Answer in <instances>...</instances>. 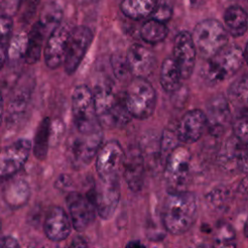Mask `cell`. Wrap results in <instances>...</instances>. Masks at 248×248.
<instances>
[{
  "label": "cell",
  "instance_id": "cell-27",
  "mask_svg": "<svg viewBox=\"0 0 248 248\" xmlns=\"http://www.w3.org/2000/svg\"><path fill=\"white\" fill-rule=\"evenodd\" d=\"M207 123L214 126L223 125L229 116V107L226 100L222 96H217L210 100L208 104V113L205 114Z\"/></svg>",
  "mask_w": 248,
  "mask_h": 248
},
{
  "label": "cell",
  "instance_id": "cell-37",
  "mask_svg": "<svg viewBox=\"0 0 248 248\" xmlns=\"http://www.w3.org/2000/svg\"><path fill=\"white\" fill-rule=\"evenodd\" d=\"M7 57H8V46H0V72L4 67Z\"/></svg>",
  "mask_w": 248,
  "mask_h": 248
},
{
  "label": "cell",
  "instance_id": "cell-10",
  "mask_svg": "<svg viewBox=\"0 0 248 248\" xmlns=\"http://www.w3.org/2000/svg\"><path fill=\"white\" fill-rule=\"evenodd\" d=\"M32 144L29 140L19 139L0 149V179L16 174L26 163Z\"/></svg>",
  "mask_w": 248,
  "mask_h": 248
},
{
  "label": "cell",
  "instance_id": "cell-1",
  "mask_svg": "<svg viewBox=\"0 0 248 248\" xmlns=\"http://www.w3.org/2000/svg\"><path fill=\"white\" fill-rule=\"evenodd\" d=\"M198 214L196 196L186 190L169 192L163 206L162 221L172 234L186 232L195 223Z\"/></svg>",
  "mask_w": 248,
  "mask_h": 248
},
{
  "label": "cell",
  "instance_id": "cell-8",
  "mask_svg": "<svg viewBox=\"0 0 248 248\" xmlns=\"http://www.w3.org/2000/svg\"><path fill=\"white\" fill-rule=\"evenodd\" d=\"M125 152L121 144L111 140L101 144L96 156V170L104 181H116L123 171Z\"/></svg>",
  "mask_w": 248,
  "mask_h": 248
},
{
  "label": "cell",
  "instance_id": "cell-22",
  "mask_svg": "<svg viewBox=\"0 0 248 248\" xmlns=\"http://www.w3.org/2000/svg\"><path fill=\"white\" fill-rule=\"evenodd\" d=\"M181 79L183 78L174 58H166L160 70V83L162 88L168 93H173L179 89Z\"/></svg>",
  "mask_w": 248,
  "mask_h": 248
},
{
  "label": "cell",
  "instance_id": "cell-18",
  "mask_svg": "<svg viewBox=\"0 0 248 248\" xmlns=\"http://www.w3.org/2000/svg\"><path fill=\"white\" fill-rule=\"evenodd\" d=\"M207 125L206 115L201 109L187 111L179 120L176 128V138L184 143H193L202 135Z\"/></svg>",
  "mask_w": 248,
  "mask_h": 248
},
{
  "label": "cell",
  "instance_id": "cell-20",
  "mask_svg": "<svg viewBox=\"0 0 248 248\" xmlns=\"http://www.w3.org/2000/svg\"><path fill=\"white\" fill-rule=\"evenodd\" d=\"M223 18L227 31L233 37L244 35L248 29V15L240 6L232 5L228 7Z\"/></svg>",
  "mask_w": 248,
  "mask_h": 248
},
{
  "label": "cell",
  "instance_id": "cell-38",
  "mask_svg": "<svg viewBox=\"0 0 248 248\" xmlns=\"http://www.w3.org/2000/svg\"><path fill=\"white\" fill-rule=\"evenodd\" d=\"M206 1L207 0H189V3L192 8L198 9V8H202L206 3Z\"/></svg>",
  "mask_w": 248,
  "mask_h": 248
},
{
  "label": "cell",
  "instance_id": "cell-29",
  "mask_svg": "<svg viewBox=\"0 0 248 248\" xmlns=\"http://www.w3.org/2000/svg\"><path fill=\"white\" fill-rule=\"evenodd\" d=\"M62 17V12L59 6L55 3H47L45 5L39 21L46 27V30L51 28L53 30L60 24Z\"/></svg>",
  "mask_w": 248,
  "mask_h": 248
},
{
  "label": "cell",
  "instance_id": "cell-21",
  "mask_svg": "<svg viewBox=\"0 0 248 248\" xmlns=\"http://www.w3.org/2000/svg\"><path fill=\"white\" fill-rule=\"evenodd\" d=\"M46 27L40 22L37 21L30 29L27 35V45L24 54V59L28 64L36 63L42 54L43 43L45 35L46 33Z\"/></svg>",
  "mask_w": 248,
  "mask_h": 248
},
{
  "label": "cell",
  "instance_id": "cell-15",
  "mask_svg": "<svg viewBox=\"0 0 248 248\" xmlns=\"http://www.w3.org/2000/svg\"><path fill=\"white\" fill-rule=\"evenodd\" d=\"M196 46L192 34L188 31L179 32L173 42V58L179 68L183 79L191 77L196 61Z\"/></svg>",
  "mask_w": 248,
  "mask_h": 248
},
{
  "label": "cell",
  "instance_id": "cell-26",
  "mask_svg": "<svg viewBox=\"0 0 248 248\" xmlns=\"http://www.w3.org/2000/svg\"><path fill=\"white\" fill-rule=\"evenodd\" d=\"M169 33V29L165 22L157 20L153 17L146 20L140 27V35L141 39L151 45L163 42Z\"/></svg>",
  "mask_w": 248,
  "mask_h": 248
},
{
  "label": "cell",
  "instance_id": "cell-19",
  "mask_svg": "<svg viewBox=\"0 0 248 248\" xmlns=\"http://www.w3.org/2000/svg\"><path fill=\"white\" fill-rule=\"evenodd\" d=\"M123 176L128 187L133 192H139L143 184L144 161L139 148H131L125 154Z\"/></svg>",
  "mask_w": 248,
  "mask_h": 248
},
{
  "label": "cell",
  "instance_id": "cell-24",
  "mask_svg": "<svg viewBox=\"0 0 248 248\" xmlns=\"http://www.w3.org/2000/svg\"><path fill=\"white\" fill-rule=\"evenodd\" d=\"M29 196V186L22 179L11 181L4 190V200L13 208H17L25 204Z\"/></svg>",
  "mask_w": 248,
  "mask_h": 248
},
{
  "label": "cell",
  "instance_id": "cell-3",
  "mask_svg": "<svg viewBox=\"0 0 248 248\" xmlns=\"http://www.w3.org/2000/svg\"><path fill=\"white\" fill-rule=\"evenodd\" d=\"M206 60L202 69L203 78L211 84L219 83L233 76L242 66L243 50L235 45H226Z\"/></svg>",
  "mask_w": 248,
  "mask_h": 248
},
{
  "label": "cell",
  "instance_id": "cell-28",
  "mask_svg": "<svg viewBox=\"0 0 248 248\" xmlns=\"http://www.w3.org/2000/svg\"><path fill=\"white\" fill-rule=\"evenodd\" d=\"M232 132L241 143H248V107L237 111L232 120Z\"/></svg>",
  "mask_w": 248,
  "mask_h": 248
},
{
  "label": "cell",
  "instance_id": "cell-6",
  "mask_svg": "<svg viewBox=\"0 0 248 248\" xmlns=\"http://www.w3.org/2000/svg\"><path fill=\"white\" fill-rule=\"evenodd\" d=\"M200 55L208 59L228 44V31L217 19L206 18L196 24L192 34Z\"/></svg>",
  "mask_w": 248,
  "mask_h": 248
},
{
  "label": "cell",
  "instance_id": "cell-9",
  "mask_svg": "<svg viewBox=\"0 0 248 248\" xmlns=\"http://www.w3.org/2000/svg\"><path fill=\"white\" fill-rule=\"evenodd\" d=\"M103 140L101 131L83 134L78 131L68 140L67 156L75 168H82L88 165L97 154Z\"/></svg>",
  "mask_w": 248,
  "mask_h": 248
},
{
  "label": "cell",
  "instance_id": "cell-17",
  "mask_svg": "<svg viewBox=\"0 0 248 248\" xmlns=\"http://www.w3.org/2000/svg\"><path fill=\"white\" fill-rule=\"evenodd\" d=\"M126 59L131 75L139 78H148L156 65L154 52L140 44H133L128 48Z\"/></svg>",
  "mask_w": 248,
  "mask_h": 248
},
{
  "label": "cell",
  "instance_id": "cell-42",
  "mask_svg": "<svg viewBox=\"0 0 248 248\" xmlns=\"http://www.w3.org/2000/svg\"><path fill=\"white\" fill-rule=\"evenodd\" d=\"M244 234H245V236L248 238V217H247L246 222H245V225H244Z\"/></svg>",
  "mask_w": 248,
  "mask_h": 248
},
{
  "label": "cell",
  "instance_id": "cell-33",
  "mask_svg": "<svg viewBox=\"0 0 248 248\" xmlns=\"http://www.w3.org/2000/svg\"><path fill=\"white\" fill-rule=\"evenodd\" d=\"M13 30V19L9 15L0 16V46H9Z\"/></svg>",
  "mask_w": 248,
  "mask_h": 248
},
{
  "label": "cell",
  "instance_id": "cell-12",
  "mask_svg": "<svg viewBox=\"0 0 248 248\" xmlns=\"http://www.w3.org/2000/svg\"><path fill=\"white\" fill-rule=\"evenodd\" d=\"M74 27L68 23L59 24L51 30L44 47V59L49 69H56L64 64L69 39Z\"/></svg>",
  "mask_w": 248,
  "mask_h": 248
},
{
  "label": "cell",
  "instance_id": "cell-43",
  "mask_svg": "<svg viewBox=\"0 0 248 248\" xmlns=\"http://www.w3.org/2000/svg\"><path fill=\"white\" fill-rule=\"evenodd\" d=\"M1 227H2V224H1V220H0V232H1Z\"/></svg>",
  "mask_w": 248,
  "mask_h": 248
},
{
  "label": "cell",
  "instance_id": "cell-25",
  "mask_svg": "<svg viewBox=\"0 0 248 248\" xmlns=\"http://www.w3.org/2000/svg\"><path fill=\"white\" fill-rule=\"evenodd\" d=\"M51 136V121L48 117H45L40 122L34 138L33 153L38 160H44L46 156L49 139Z\"/></svg>",
  "mask_w": 248,
  "mask_h": 248
},
{
  "label": "cell",
  "instance_id": "cell-35",
  "mask_svg": "<svg viewBox=\"0 0 248 248\" xmlns=\"http://www.w3.org/2000/svg\"><path fill=\"white\" fill-rule=\"evenodd\" d=\"M243 146L237 155V166L243 171L248 173V143H242Z\"/></svg>",
  "mask_w": 248,
  "mask_h": 248
},
{
  "label": "cell",
  "instance_id": "cell-34",
  "mask_svg": "<svg viewBox=\"0 0 248 248\" xmlns=\"http://www.w3.org/2000/svg\"><path fill=\"white\" fill-rule=\"evenodd\" d=\"M151 16L157 20L166 23L171 17V8L167 2L159 0Z\"/></svg>",
  "mask_w": 248,
  "mask_h": 248
},
{
  "label": "cell",
  "instance_id": "cell-11",
  "mask_svg": "<svg viewBox=\"0 0 248 248\" xmlns=\"http://www.w3.org/2000/svg\"><path fill=\"white\" fill-rule=\"evenodd\" d=\"M93 40V33L90 28L80 25L73 28L64 60L65 72L68 75L74 74Z\"/></svg>",
  "mask_w": 248,
  "mask_h": 248
},
{
  "label": "cell",
  "instance_id": "cell-32",
  "mask_svg": "<svg viewBox=\"0 0 248 248\" xmlns=\"http://www.w3.org/2000/svg\"><path fill=\"white\" fill-rule=\"evenodd\" d=\"M111 67H112L114 76L119 80H124L127 75L131 74L126 56L124 57L121 54H113L111 56Z\"/></svg>",
  "mask_w": 248,
  "mask_h": 248
},
{
  "label": "cell",
  "instance_id": "cell-36",
  "mask_svg": "<svg viewBox=\"0 0 248 248\" xmlns=\"http://www.w3.org/2000/svg\"><path fill=\"white\" fill-rule=\"evenodd\" d=\"M19 243L12 236H4L0 238V247H18Z\"/></svg>",
  "mask_w": 248,
  "mask_h": 248
},
{
  "label": "cell",
  "instance_id": "cell-2",
  "mask_svg": "<svg viewBox=\"0 0 248 248\" xmlns=\"http://www.w3.org/2000/svg\"><path fill=\"white\" fill-rule=\"evenodd\" d=\"M94 98L99 123L102 128L112 129L122 127L130 121L124 100L121 101L107 85H99L94 90Z\"/></svg>",
  "mask_w": 248,
  "mask_h": 248
},
{
  "label": "cell",
  "instance_id": "cell-5",
  "mask_svg": "<svg viewBox=\"0 0 248 248\" xmlns=\"http://www.w3.org/2000/svg\"><path fill=\"white\" fill-rule=\"evenodd\" d=\"M73 119L77 131L91 134L101 131L94 93L86 85H78L72 94Z\"/></svg>",
  "mask_w": 248,
  "mask_h": 248
},
{
  "label": "cell",
  "instance_id": "cell-23",
  "mask_svg": "<svg viewBox=\"0 0 248 248\" xmlns=\"http://www.w3.org/2000/svg\"><path fill=\"white\" fill-rule=\"evenodd\" d=\"M159 0H123L120 4L121 12L129 18L142 19L150 16Z\"/></svg>",
  "mask_w": 248,
  "mask_h": 248
},
{
  "label": "cell",
  "instance_id": "cell-4",
  "mask_svg": "<svg viewBox=\"0 0 248 248\" xmlns=\"http://www.w3.org/2000/svg\"><path fill=\"white\" fill-rule=\"evenodd\" d=\"M157 95L152 84L144 78L134 77L128 83L124 103L132 117L146 119L150 117L156 107Z\"/></svg>",
  "mask_w": 248,
  "mask_h": 248
},
{
  "label": "cell",
  "instance_id": "cell-16",
  "mask_svg": "<svg viewBox=\"0 0 248 248\" xmlns=\"http://www.w3.org/2000/svg\"><path fill=\"white\" fill-rule=\"evenodd\" d=\"M72 220L66 211L57 205L51 206L44 221V232L48 239L54 242L63 241L71 234Z\"/></svg>",
  "mask_w": 248,
  "mask_h": 248
},
{
  "label": "cell",
  "instance_id": "cell-14",
  "mask_svg": "<svg viewBox=\"0 0 248 248\" xmlns=\"http://www.w3.org/2000/svg\"><path fill=\"white\" fill-rule=\"evenodd\" d=\"M98 215L102 219H108L114 213L120 200V184L116 181L99 180L94 189L93 198Z\"/></svg>",
  "mask_w": 248,
  "mask_h": 248
},
{
  "label": "cell",
  "instance_id": "cell-39",
  "mask_svg": "<svg viewBox=\"0 0 248 248\" xmlns=\"http://www.w3.org/2000/svg\"><path fill=\"white\" fill-rule=\"evenodd\" d=\"M87 245V243L85 242V240L82 238V237H77V238H75V240L72 242V244H71V246H78V247H80V246H86Z\"/></svg>",
  "mask_w": 248,
  "mask_h": 248
},
{
  "label": "cell",
  "instance_id": "cell-13",
  "mask_svg": "<svg viewBox=\"0 0 248 248\" xmlns=\"http://www.w3.org/2000/svg\"><path fill=\"white\" fill-rule=\"evenodd\" d=\"M67 205L73 227L76 231H84L94 221L96 207L90 197L78 192H71L67 196Z\"/></svg>",
  "mask_w": 248,
  "mask_h": 248
},
{
  "label": "cell",
  "instance_id": "cell-30",
  "mask_svg": "<svg viewBox=\"0 0 248 248\" xmlns=\"http://www.w3.org/2000/svg\"><path fill=\"white\" fill-rule=\"evenodd\" d=\"M229 96L234 104L245 105L248 103V76H244L232 84Z\"/></svg>",
  "mask_w": 248,
  "mask_h": 248
},
{
  "label": "cell",
  "instance_id": "cell-31",
  "mask_svg": "<svg viewBox=\"0 0 248 248\" xmlns=\"http://www.w3.org/2000/svg\"><path fill=\"white\" fill-rule=\"evenodd\" d=\"M27 45V35L17 34L13 38L8 46V57L18 58L25 54Z\"/></svg>",
  "mask_w": 248,
  "mask_h": 248
},
{
  "label": "cell",
  "instance_id": "cell-41",
  "mask_svg": "<svg viewBox=\"0 0 248 248\" xmlns=\"http://www.w3.org/2000/svg\"><path fill=\"white\" fill-rule=\"evenodd\" d=\"M243 59L244 61L247 63L248 65V42L246 43L245 45V47H244V50H243Z\"/></svg>",
  "mask_w": 248,
  "mask_h": 248
},
{
  "label": "cell",
  "instance_id": "cell-40",
  "mask_svg": "<svg viewBox=\"0 0 248 248\" xmlns=\"http://www.w3.org/2000/svg\"><path fill=\"white\" fill-rule=\"evenodd\" d=\"M3 113H4V101H3V96L0 92V126L3 120Z\"/></svg>",
  "mask_w": 248,
  "mask_h": 248
},
{
  "label": "cell",
  "instance_id": "cell-7",
  "mask_svg": "<svg viewBox=\"0 0 248 248\" xmlns=\"http://www.w3.org/2000/svg\"><path fill=\"white\" fill-rule=\"evenodd\" d=\"M191 153L183 146H175L168 155L164 176L169 192L186 190L190 173Z\"/></svg>",
  "mask_w": 248,
  "mask_h": 248
}]
</instances>
